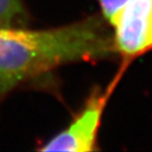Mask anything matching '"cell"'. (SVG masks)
Returning <instances> with one entry per match:
<instances>
[{
  "instance_id": "cell-1",
  "label": "cell",
  "mask_w": 152,
  "mask_h": 152,
  "mask_svg": "<svg viewBox=\"0 0 152 152\" xmlns=\"http://www.w3.org/2000/svg\"><path fill=\"white\" fill-rule=\"evenodd\" d=\"M115 53L113 35L99 17L42 31L0 27V98L62 64Z\"/></svg>"
},
{
  "instance_id": "cell-2",
  "label": "cell",
  "mask_w": 152,
  "mask_h": 152,
  "mask_svg": "<svg viewBox=\"0 0 152 152\" xmlns=\"http://www.w3.org/2000/svg\"><path fill=\"white\" fill-rule=\"evenodd\" d=\"M112 26L115 53L124 64L152 51V0H129Z\"/></svg>"
},
{
  "instance_id": "cell-3",
  "label": "cell",
  "mask_w": 152,
  "mask_h": 152,
  "mask_svg": "<svg viewBox=\"0 0 152 152\" xmlns=\"http://www.w3.org/2000/svg\"><path fill=\"white\" fill-rule=\"evenodd\" d=\"M107 98L108 94L99 90L92 92L76 118L65 130L41 148V151H94Z\"/></svg>"
},
{
  "instance_id": "cell-4",
  "label": "cell",
  "mask_w": 152,
  "mask_h": 152,
  "mask_svg": "<svg viewBox=\"0 0 152 152\" xmlns=\"http://www.w3.org/2000/svg\"><path fill=\"white\" fill-rule=\"evenodd\" d=\"M27 22L22 0H0V27H17Z\"/></svg>"
},
{
  "instance_id": "cell-5",
  "label": "cell",
  "mask_w": 152,
  "mask_h": 152,
  "mask_svg": "<svg viewBox=\"0 0 152 152\" xmlns=\"http://www.w3.org/2000/svg\"><path fill=\"white\" fill-rule=\"evenodd\" d=\"M98 1L102 7L105 20L112 25L118 12L123 9V7L127 4L129 0H98Z\"/></svg>"
}]
</instances>
